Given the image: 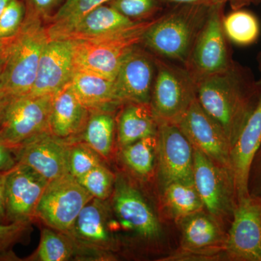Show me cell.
I'll use <instances>...</instances> for the list:
<instances>
[{"mask_svg": "<svg viewBox=\"0 0 261 261\" xmlns=\"http://www.w3.org/2000/svg\"><path fill=\"white\" fill-rule=\"evenodd\" d=\"M197 99L224 130L231 147L251 113L257 84L250 82L238 65L196 80Z\"/></svg>", "mask_w": 261, "mask_h": 261, "instance_id": "6da1fadb", "label": "cell"}, {"mask_svg": "<svg viewBox=\"0 0 261 261\" xmlns=\"http://www.w3.org/2000/svg\"><path fill=\"white\" fill-rule=\"evenodd\" d=\"M211 7L175 5L167 13L154 19L144 32L141 45L154 56L185 66Z\"/></svg>", "mask_w": 261, "mask_h": 261, "instance_id": "7a4b0ae2", "label": "cell"}, {"mask_svg": "<svg viewBox=\"0 0 261 261\" xmlns=\"http://www.w3.org/2000/svg\"><path fill=\"white\" fill-rule=\"evenodd\" d=\"M49 39L45 22L27 12L18 33L3 43L0 75L12 97L30 93L42 51Z\"/></svg>", "mask_w": 261, "mask_h": 261, "instance_id": "3957f363", "label": "cell"}, {"mask_svg": "<svg viewBox=\"0 0 261 261\" xmlns=\"http://www.w3.org/2000/svg\"><path fill=\"white\" fill-rule=\"evenodd\" d=\"M69 235L78 247L80 260H112L118 241L109 200L92 198L81 211Z\"/></svg>", "mask_w": 261, "mask_h": 261, "instance_id": "277c9868", "label": "cell"}, {"mask_svg": "<svg viewBox=\"0 0 261 261\" xmlns=\"http://www.w3.org/2000/svg\"><path fill=\"white\" fill-rule=\"evenodd\" d=\"M195 79L184 65L156 56L149 106L160 122L175 123L197 97Z\"/></svg>", "mask_w": 261, "mask_h": 261, "instance_id": "5b68a950", "label": "cell"}, {"mask_svg": "<svg viewBox=\"0 0 261 261\" xmlns=\"http://www.w3.org/2000/svg\"><path fill=\"white\" fill-rule=\"evenodd\" d=\"M154 19L145 20L124 33L97 40L74 41V70H84L114 81L123 58L141 44L142 35Z\"/></svg>", "mask_w": 261, "mask_h": 261, "instance_id": "8992f818", "label": "cell"}, {"mask_svg": "<svg viewBox=\"0 0 261 261\" xmlns=\"http://www.w3.org/2000/svg\"><path fill=\"white\" fill-rule=\"evenodd\" d=\"M109 203L115 233L117 228L121 227L145 242L153 241L161 236L157 216L143 194L125 173H116L114 191Z\"/></svg>", "mask_w": 261, "mask_h": 261, "instance_id": "52a82bcc", "label": "cell"}, {"mask_svg": "<svg viewBox=\"0 0 261 261\" xmlns=\"http://www.w3.org/2000/svg\"><path fill=\"white\" fill-rule=\"evenodd\" d=\"M53 96L13 97L0 118V142L13 152L33 137L49 130Z\"/></svg>", "mask_w": 261, "mask_h": 261, "instance_id": "ba28073f", "label": "cell"}, {"mask_svg": "<svg viewBox=\"0 0 261 261\" xmlns=\"http://www.w3.org/2000/svg\"><path fill=\"white\" fill-rule=\"evenodd\" d=\"M93 198L70 173L48 182L36 212V221L68 234L81 211Z\"/></svg>", "mask_w": 261, "mask_h": 261, "instance_id": "9c48e42d", "label": "cell"}, {"mask_svg": "<svg viewBox=\"0 0 261 261\" xmlns=\"http://www.w3.org/2000/svg\"><path fill=\"white\" fill-rule=\"evenodd\" d=\"M193 180L204 209L215 219H232L238 205L231 170L194 148Z\"/></svg>", "mask_w": 261, "mask_h": 261, "instance_id": "30bf717a", "label": "cell"}, {"mask_svg": "<svg viewBox=\"0 0 261 261\" xmlns=\"http://www.w3.org/2000/svg\"><path fill=\"white\" fill-rule=\"evenodd\" d=\"M225 3L213 5L203 27L196 39L187 64L195 80L227 69L232 64L223 29Z\"/></svg>", "mask_w": 261, "mask_h": 261, "instance_id": "8fae6325", "label": "cell"}, {"mask_svg": "<svg viewBox=\"0 0 261 261\" xmlns=\"http://www.w3.org/2000/svg\"><path fill=\"white\" fill-rule=\"evenodd\" d=\"M224 252L232 260L261 261V199L249 195L238 201Z\"/></svg>", "mask_w": 261, "mask_h": 261, "instance_id": "7c38bea8", "label": "cell"}, {"mask_svg": "<svg viewBox=\"0 0 261 261\" xmlns=\"http://www.w3.org/2000/svg\"><path fill=\"white\" fill-rule=\"evenodd\" d=\"M46 178L32 168L16 163L5 181V205L8 223L36 222V212L48 185Z\"/></svg>", "mask_w": 261, "mask_h": 261, "instance_id": "4fadbf2b", "label": "cell"}, {"mask_svg": "<svg viewBox=\"0 0 261 261\" xmlns=\"http://www.w3.org/2000/svg\"><path fill=\"white\" fill-rule=\"evenodd\" d=\"M193 148L231 170V146L221 127L201 107L197 97L175 122Z\"/></svg>", "mask_w": 261, "mask_h": 261, "instance_id": "5bb4252c", "label": "cell"}, {"mask_svg": "<svg viewBox=\"0 0 261 261\" xmlns=\"http://www.w3.org/2000/svg\"><path fill=\"white\" fill-rule=\"evenodd\" d=\"M157 160L161 186L176 181H194V148L177 125L160 122Z\"/></svg>", "mask_w": 261, "mask_h": 261, "instance_id": "9a60e30c", "label": "cell"}, {"mask_svg": "<svg viewBox=\"0 0 261 261\" xmlns=\"http://www.w3.org/2000/svg\"><path fill=\"white\" fill-rule=\"evenodd\" d=\"M155 73L156 56L141 44L132 47L123 58L113 81L122 104H149Z\"/></svg>", "mask_w": 261, "mask_h": 261, "instance_id": "2e32d148", "label": "cell"}, {"mask_svg": "<svg viewBox=\"0 0 261 261\" xmlns=\"http://www.w3.org/2000/svg\"><path fill=\"white\" fill-rule=\"evenodd\" d=\"M70 142L49 130L33 137L13 149L16 163L29 166L48 181L68 173Z\"/></svg>", "mask_w": 261, "mask_h": 261, "instance_id": "e0dca14e", "label": "cell"}, {"mask_svg": "<svg viewBox=\"0 0 261 261\" xmlns=\"http://www.w3.org/2000/svg\"><path fill=\"white\" fill-rule=\"evenodd\" d=\"M74 41L71 39L48 40L29 94L53 96L70 83L74 72Z\"/></svg>", "mask_w": 261, "mask_h": 261, "instance_id": "ac0fdd59", "label": "cell"}, {"mask_svg": "<svg viewBox=\"0 0 261 261\" xmlns=\"http://www.w3.org/2000/svg\"><path fill=\"white\" fill-rule=\"evenodd\" d=\"M261 145V82L257 83L255 106L233 144L230 164L238 201L248 197V177L254 157Z\"/></svg>", "mask_w": 261, "mask_h": 261, "instance_id": "d6986e66", "label": "cell"}, {"mask_svg": "<svg viewBox=\"0 0 261 261\" xmlns=\"http://www.w3.org/2000/svg\"><path fill=\"white\" fill-rule=\"evenodd\" d=\"M89 116V110L79 100L68 84L53 95L49 132L58 138L73 142L83 132Z\"/></svg>", "mask_w": 261, "mask_h": 261, "instance_id": "ffe728a7", "label": "cell"}, {"mask_svg": "<svg viewBox=\"0 0 261 261\" xmlns=\"http://www.w3.org/2000/svg\"><path fill=\"white\" fill-rule=\"evenodd\" d=\"M142 21H135L108 4L100 5L60 39L97 40L115 37L135 28Z\"/></svg>", "mask_w": 261, "mask_h": 261, "instance_id": "44dd1931", "label": "cell"}, {"mask_svg": "<svg viewBox=\"0 0 261 261\" xmlns=\"http://www.w3.org/2000/svg\"><path fill=\"white\" fill-rule=\"evenodd\" d=\"M181 225V245L185 251L216 252L224 250L226 234L219 221L203 210L178 220Z\"/></svg>", "mask_w": 261, "mask_h": 261, "instance_id": "7402d4cb", "label": "cell"}, {"mask_svg": "<svg viewBox=\"0 0 261 261\" xmlns=\"http://www.w3.org/2000/svg\"><path fill=\"white\" fill-rule=\"evenodd\" d=\"M117 149L150 136H156L159 121L149 104L123 103L116 115Z\"/></svg>", "mask_w": 261, "mask_h": 261, "instance_id": "603a6c76", "label": "cell"}, {"mask_svg": "<svg viewBox=\"0 0 261 261\" xmlns=\"http://www.w3.org/2000/svg\"><path fill=\"white\" fill-rule=\"evenodd\" d=\"M70 85L79 100L89 111H118L122 105L117 96L114 82L106 77L74 70Z\"/></svg>", "mask_w": 261, "mask_h": 261, "instance_id": "cb8c5ba5", "label": "cell"}, {"mask_svg": "<svg viewBox=\"0 0 261 261\" xmlns=\"http://www.w3.org/2000/svg\"><path fill=\"white\" fill-rule=\"evenodd\" d=\"M117 111L93 110L83 132L73 141H81L92 147L108 163L112 159L116 146V115Z\"/></svg>", "mask_w": 261, "mask_h": 261, "instance_id": "d4e9b609", "label": "cell"}, {"mask_svg": "<svg viewBox=\"0 0 261 261\" xmlns=\"http://www.w3.org/2000/svg\"><path fill=\"white\" fill-rule=\"evenodd\" d=\"M157 149V135L150 136L118 149V159L132 176L147 181L154 171Z\"/></svg>", "mask_w": 261, "mask_h": 261, "instance_id": "484cf974", "label": "cell"}, {"mask_svg": "<svg viewBox=\"0 0 261 261\" xmlns=\"http://www.w3.org/2000/svg\"><path fill=\"white\" fill-rule=\"evenodd\" d=\"M80 260L76 245L69 235L44 225L35 251L24 261Z\"/></svg>", "mask_w": 261, "mask_h": 261, "instance_id": "4316f807", "label": "cell"}, {"mask_svg": "<svg viewBox=\"0 0 261 261\" xmlns=\"http://www.w3.org/2000/svg\"><path fill=\"white\" fill-rule=\"evenodd\" d=\"M110 0H65L47 21L49 39H60L100 5Z\"/></svg>", "mask_w": 261, "mask_h": 261, "instance_id": "83f0119b", "label": "cell"}, {"mask_svg": "<svg viewBox=\"0 0 261 261\" xmlns=\"http://www.w3.org/2000/svg\"><path fill=\"white\" fill-rule=\"evenodd\" d=\"M163 199L168 211L178 220L204 210L194 181H176L163 187Z\"/></svg>", "mask_w": 261, "mask_h": 261, "instance_id": "f1b7e54d", "label": "cell"}, {"mask_svg": "<svg viewBox=\"0 0 261 261\" xmlns=\"http://www.w3.org/2000/svg\"><path fill=\"white\" fill-rule=\"evenodd\" d=\"M222 25L226 38L238 45L246 46L255 42L260 32L257 18L245 10H234L223 17Z\"/></svg>", "mask_w": 261, "mask_h": 261, "instance_id": "f546056e", "label": "cell"}, {"mask_svg": "<svg viewBox=\"0 0 261 261\" xmlns=\"http://www.w3.org/2000/svg\"><path fill=\"white\" fill-rule=\"evenodd\" d=\"M77 180L93 198L106 201L110 200L114 191L116 173L113 172L107 163H105Z\"/></svg>", "mask_w": 261, "mask_h": 261, "instance_id": "4dcf8cb0", "label": "cell"}, {"mask_svg": "<svg viewBox=\"0 0 261 261\" xmlns=\"http://www.w3.org/2000/svg\"><path fill=\"white\" fill-rule=\"evenodd\" d=\"M105 163H107L87 144L81 141L70 142L68 173L73 177H82L94 168Z\"/></svg>", "mask_w": 261, "mask_h": 261, "instance_id": "1f68e13d", "label": "cell"}, {"mask_svg": "<svg viewBox=\"0 0 261 261\" xmlns=\"http://www.w3.org/2000/svg\"><path fill=\"white\" fill-rule=\"evenodd\" d=\"M31 223H0V261L22 260L15 253L14 247L28 240L32 232Z\"/></svg>", "mask_w": 261, "mask_h": 261, "instance_id": "d6a6232c", "label": "cell"}, {"mask_svg": "<svg viewBox=\"0 0 261 261\" xmlns=\"http://www.w3.org/2000/svg\"><path fill=\"white\" fill-rule=\"evenodd\" d=\"M107 4L135 21L152 20L163 5L160 0H110Z\"/></svg>", "mask_w": 261, "mask_h": 261, "instance_id": "836d02e7", "label": "cell"}, {"mask_svg": "<svg viewBox=\"0 0 261 261\" xmlns=\"http://www.w3.org/2000/svg\"><path fill=\"white\" fill-rule=\"evenodd\" d=\"M27 13L22 0H12L0 15V42L4 43L14 37L21 27Z\"/></svg>", "mask_w": 261, "mask_h": 261, "instance_id": "e575fe53", "label": "cell"}, {"mask_svg": "<svg viewBox=\"0 0 261 261\" xmlns=\"http://www.w3.org/2000/svg\"><path fill=\"white\" fill-rule=\"evenodd\" d=\"M62 1L63 0H23L27 12L37 15L45 23Z\"/></svg>", "mask_w": 261, "mask_h": 261, "instance_id": "d590c367", "label": "cell"}, {"mask_svg": "<svg viewBox=\"0 0 261 261\" xmlns=\"http://www.w3.org/2000/svg\"><path fill=\"white\" fill-rule=\"evenodd\" d=\"M247 187L249 195L261 199V145L252 162Z\"/></svg>", "mask_w": 261, "mask_h": 261, "instance_id": "8d00e7d4", "label": "cell"}, {"mask_svg": "<svg viewBox=\"0 0 261 261\" xmlns=\"http://www.w3.org/2000/svg\"><path fill=\"white\" fill-rule=\"evenodd\" d=\"M15 163L16 161L11 149L0 142V171L10 169Z\"/></svg>", "mask_w": 261, "mask_h": 261, "instance_id": "74e56055", "label": "cell"}, {"mask_svg": "<svg viewBox=\"0 0 261 261\" xmlns=\"http://www.w3.org/2000/svg\"><path fill=\"white\" fill-rule=\"evenodd\" d=\"M162 5H196L213 6L220 3H227V0H160Z\"/></svg>", "mask_w": 261, "mask_h": 261, "instance_id": "f35d334b", "label": "cell"}, {"mask_svg": "<svg viewBox=\"0 0 261 261\" xmlns=\"http://www.w3.org/2000/svg\"><path fill=\"white\" fill-rule=\"evenodd\" d=\"M8 170L0 171V223L4 224H10L7 221L5 205V181Z\"/></svg>", "mask_w": 261, "mask_h": 261, "instance_id": "ab89813d", "label": "cell"}, {"mask_svg": "<svg viewBox=\"0 0 261 261\" xmlns=\"http://www.w3.org/2000/svg\"><path fill=\"white\" fill-rule=\"evenodd\" d=\"M12 98L13 97L5 87L3 81L2 80L1 75H0V118L3 116L5 108L9 104Z\"/></svg>", "mask_w": 261, "mask_h": 261, "instance_id": "60d3db41", "label": "cell"}, {"mask_svg": "<svg viewBox=\"0 0 261 261\" xmlns=\"http://www.w3.org/2000/svg\"><path fill=\"white\" fill-rule=\"evenodd\" d=\"M255 0H227L233 10H239L245 5H249Z\"/></svg>", "mask_w": 261, "mask_h": 261, "instance_id": "b9f144b4", "label": "cell"}, {"mask_svg": "<svg viewBox=\"0 0 261 261\" xmlns=\"http://www.w3.org/2000/svg\"><path fill=\"white\" fill-rule=\"evenodd\" d=\"M11 1L12 0H0V15H2L5 8L8 6V5L9 4Z\"/></svg>", "mask_w": 261, "mask_h": 261, "instance_id": "7bdbcfd3", "label": "cell"}, {"mask_svg": "<svg viewBox=\"0 0 261 261\" xmlns=\"http://www.w3.org/2000/svg\"><path fill=\"white\" fill-rule=\"evenodd\" d=\"M3 61V43L0 42V67H1L2 63Z\"/></svg>", "mask_w": 261, "mask_h": 261, "instance_id": "ee69618b", "label": "cell"}]
</instances>
